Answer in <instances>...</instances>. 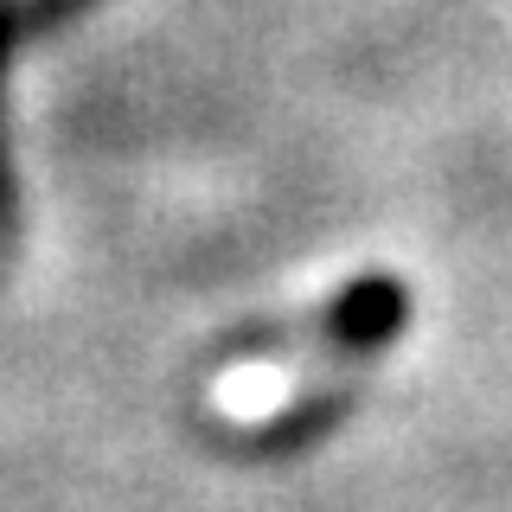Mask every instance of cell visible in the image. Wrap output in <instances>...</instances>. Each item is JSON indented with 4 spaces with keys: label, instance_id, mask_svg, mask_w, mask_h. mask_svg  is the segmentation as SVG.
<instances>
[{
    "label": "cell",
    "instance_id": "cell-1",
    "mask_svg": "<svg viewBox=\"0 0 512 512\" xmlns=\"http://www.w3.org/2000/svg\"><path fill=\"white\" fill-rule=\"evenodd\" d=\"M391 327H397V295L391 288H359V295H346L340 308L320 320L308 340L231 365V372L212 384V404L231 416V423H269V416H282L301 391H314L320 372L352 365L359 352H372Z\"/></svg>",
    "mask_w": 512,
    "mask_h": 512
}]
</instances>
